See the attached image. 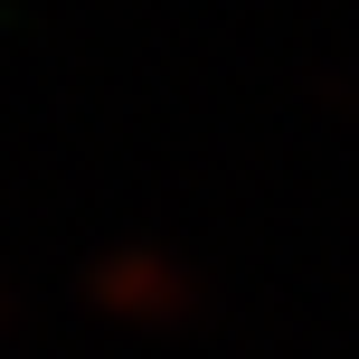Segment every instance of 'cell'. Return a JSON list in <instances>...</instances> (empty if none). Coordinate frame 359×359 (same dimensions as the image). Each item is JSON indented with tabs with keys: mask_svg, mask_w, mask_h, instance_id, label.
Listing matches in <instances>:
<instances>
[{
	"mask_svg": "<svg viewBox=\"0 0 359 359\" xmlns=\"http://www.w3.org/2000/svg\"><path fill=\"white\" fill-rule=\"evenodd\" d=\"M86 293H95L104 312H123V322H142V331L198 312V284L180 274V255H161V246H114L104 265L86 274Z\"/></svg>",
	"mask_w": 359,
	"mask_h": 359,
	"instance_id": "6da1fadb",
	"label": "cell"
}]
</instances>
